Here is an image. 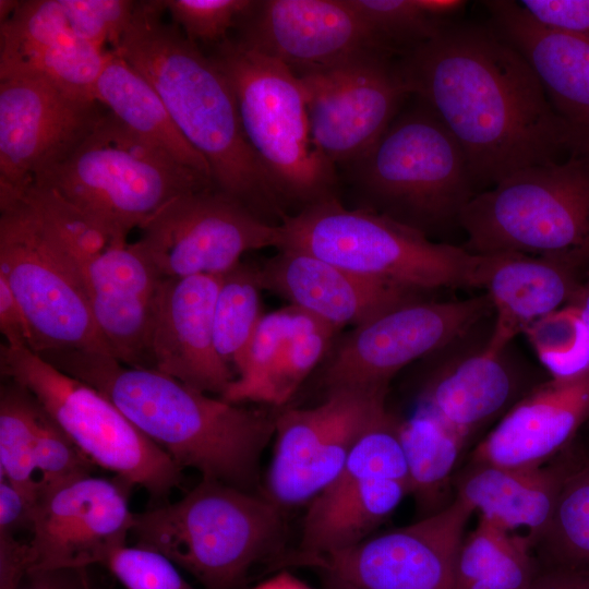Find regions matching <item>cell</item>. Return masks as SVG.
Listing matches in <instances>:
<instances>
[{"label": "cell", "mask_w": 589, "mask_h": 589, "mask_svg": "<svg viewBox=\"0 0 589 589\" xmlns=\"http://www.w3.org/2000/svg\"><path fill=\"white\" fill-rule=\"evenodd\" d=\"M251 589H312L304 581L283 570L263 581Z\"/></svg>", "instance_id": "cell-50"}, {"label": "cell", "mask_w": 589, "mask_h": 589, "mask_svg": "<svg viewBox=\"0 0 589 589\" xmlns=\"http://www.w3.org/2000/svg\"><path fill=\"white\" fill-rule=\"evenodd\" d=\"M262 290L257 266L241 262L223 274L214 311V339L219 356L237 373L264 315Z\"/></svg>", "instance_id": "cell-35"}, {"label": "cell", "mask_w": 589, "mask_h": 589, "mask_svg": "<svg viewBox=\"0 0 589 589\" xmlns=\"http://www.w3.org/2000/svg\"><path fill=\"white\" fill-rule=\"evenodd\" d=\"M96 388L181 469L251 491L259 459L275 433L280 408H249L193 388L153 368L129 366L110 354L39 353Z\"/></svg>", "instance_id": "cell-2"}, {"label": "cell", "mask_w": 589, "mask_h": 589, "mask_svg": "<svg viewBox=\"0 0 589 589\" xmlns=\"http://www.w3.org/2000/svg\"><path fill=\"white\" fill-rule=\"evenodd\" d=\"M164 277L135 243H115L82 267L80 283L97 328L119 361L148 352L156 294Z\"/></svg>", "instance_id": "cell-24"}, {"label": "cell", "mask_w": 589, "mask_h": 589, "mask_svg": "<svg viewBox=\"0 0 589 589\" xmlns=\"http://www.w3.org/2000/svg\"><path fill=\"white\" fill-rule=\"evenodd\" d=\"M481 324L431 354L435 364L422 383L416 409L467 443L539 385L509 347L497 353L486 349L490 335L483 337Z\"/></svg>", "instance_id": "cell-18"}, {"label": "cell", "mask_w": 589, "mask_h": 589, "mask_svg": "<svg viewBox=\"0 0 589 589\" xmlns=\"http://www.w3.org/2000/svg\"><path fill=\"white\" fill-rule=\"evenodd\" d=\"M409 481V494L428 515L444 508L462 452L468 443L421 411L398 420ZM450 504V503H449Z\"/></svg>", "instance_id": "cell-31"}, {"label": "cell", "mask_w": 589, "mask_h": 589, "mask_svg": "<svg viewBox=\"0 0 589 589\" xmlns=\"http://www.w3.org/2000/svg\"><path fill=\"white\" fill-rule=\"evenodd\" d=\"M283 533L280 508L216 480L202 479L177 502L134 515L137 546L154 551L206 589H240Z\"/></svg>", "instance_id": "cell-5"}, {"label": "cell", "mask_w": 589, "mask_h": 589, "mask_svg": "<svg viewBox=\"0 0 589 589\" xmlns=\"http://www.w3.org/2000/svg\"><path fill=\"white\" fill-rule=\"evenodd\" d=\"M312 141L334 167L363 156L410 95L393 56L370 51L298 76Z\"/></svg>", "instance_id": "cell-14"}, {"label": "cell", "mask_w": 589, "mask_h": 589, "mask_svg": "<svg viewBox=\"0 0 589 589\" xmlns=\"http://www.w3.org/2000/svg\"><path fill=\"white\" fill-rule=\"evenodd\" d=\"M532 551L540 566L589 573V460L582 459L566 478Z\"/></svg>", "instance_id": "cell-33"}, {"label": "cell", "mask_w": 589, "mask_h": 589, "mask_svg": "<svg viewBox=\"0 0 589 589\" xmlns=\"http://www.w3.org/2000/svg\"><path fill=\"white\" fill-rule=\"evenodd\" d=\"M106 567L125 589H195L165 556L137 545H124Z\"/></svg>", "instance_id": "cell-43"}, {"label": "cell", "mask_w": 589, "mask_h": 589, "mask_svg": "<svg viewBox=\"0 0 589 589\" xmlns=\"http://www.w3.org/2000/svg\"><path fill=\"white\" fill-rule=\"evenodd\" d=\"M589 329V271L584 274L580 285L570 303Z\"/></svg>", "instance_id": "cell-51"}, {"label": "cell", "mask_w": 589, "mask_h": 589, "mask_svg": "<svg viewBox=\"0 0 589 589\" xmlns=\"http://www.w3.org/2000/svg\"><path fill=\"white\" fill-rule=\"evenodd\" d=\"M324 589H346V588H344L339 584L333 581L332 579L325 578V580H324Z\"/></svg>", "instance_id": "cell-53"}, {"label": "cell", "mask_w": 589, "mask_h": 589, "mask_svg": "<svg viewBox=\"0 0 589 589\" xmlns=\"http://www.w3.org/2000/svg\"><path fill=\"white\" fill-rule=\"evenodd\" d=\"M347 167L362 208L428 237L459 225L477 194L462 148L421 100Z\"/></svg>", "instance_id": "cell-7"}, {"label": "cell", "mask_w": 589, "mask_h": 589, "mask_svg": "<svg viewBox=\"0 0 589 589\" xmlns=\"http://www.w3.org/2000/svg\"><path fill=\"white\" fill-rule=\"evenodd\" d=\"M74 35L105 49L116 51L128 29L136 1L60 0Z\"/></svg>", "instance_id": "cell-41"}, {"label": "cell", "mask_w": 589, "mask_h": 589, "mask_svg": "<svg viewBox=\"0 0 589 589\" xmlns=\"http://www.w3.org/2000/svg\"><path fill=\"white\" fill-rule=\"evenodd\" d=\"M582 459L567 448L537 467L468 461L455 474L454 498L507 531L522 528L533 544L552 517L563 483Z\"/></svg>", "instance_id": "cell-25"}, {"label": "cell", "mask_w": 589, "mask_h": 589, "mask_svg": "<svg viewBox=\"0 0 589 589\" xmlns=\"http://www.w3.org/2000/svg\"><path fill=\"white\" fill-rule=\"evenodd\" d=\"M5 380L29 390L47 414L95 465L156 501L182 483V469L96 388L49 363L27 347L0 346Z\"/></svg>", "instance_id": "cell-10"}, {"label": "cell", "mask_w": 589, "mask_h": 589, "mask_svg": "<svg viewBox=\"0 0 589 589\" xmlns=\"http://www.w3.org/2000/svg\"><path fill=\"white\" fill-rule=\"evenodd\" d=\"M0 330L4 344L32 349L33 336L28 320L21 304L0 275Z\"/></svg>", "instance_id": "cell-46"}, {"label": "cell", "mask_w": 589, "mask_h": 589, "mask_svg": "<svg viewBox=\"0 0 589 589\" xmlns=\"http://www.w3.org/2000/svg\"><path fill=\"white\" fill-rule=\"evenodd\" d=\"M338 329L317 321L291 339L269 363L248 381L235 380L223 399L233 402H259L283 407L303 381L328 354Z\"/></svg>", "instance_id": "cell-32"}, {"label": "cell", "mask_w": 589, "mask_h": 589, "mask_svg": "<svg viewBox=\"0 0 589 589\" xmlns=\"http://www.w3.org/2000/svg\"><path fill=\"white\" fill-rule=\"evenodd\" d=\"M473 254L519 253L589 271V147L478 192L459 216Z\"/></svg>", "instance_id": "cell-4"}, {"label": "cell", "mask_w": 589, "mask_h": 589, "mask_svg": "<svg viewBox=\"0 0 589 589\" xmlns=\"http://www.w3.org/2000/svg\"><path fill=\"white\" fill-rule=\"evenodd\" d=\"M34 501L4 478L0 480V536L31 533Z\"/></svg>", "instance_id": "cell-45"}, {"label": "cell", "mask_w": 589, "mask_h": 589, "mask_svg": "<svg viewBox=\"0 0 589 589\" xmlns=\"http://www.w3.org/2000/svg\"><path fill=\"white\" fill-rule=\"evenodd\" d=\"M94 466L45 411L34 452L39 494L80 477L92 474Z\"/></svg>", "instance_id": "cell-40"}, {"label": "cell", "mask_w": 589, "mask_h": 589, "mask_svg": "<svg viewBox=\"0 0 589 589\" xmlns=\"http://www.w3.org/2000/svg\"><path fill=\"white\" fill-rule=\"evenodd\" d=\"M552 378H567L589 370V329L576 309L566 305L524 332Z\"/></svg>", "instance_id": "cell-38"}, {"label": "cell", "mask_w": 589, "mask_h": 589, "mask_svg": "<svg viewBox=\"0 0 589 589\" xmlns=\"http://www.w3.org/2000/svg\"><path fill=\"white\" fill-rule=\"evenodd\" d=\"M164 11L161 0L136 1L116 52L159 95L183 137L207 161L214 188L280 224L286 206L244 137L227 79L178 26L161 19Z\"/></svg>", "instance_id": "cell-3"}, {"label": "cell", "mask_w": 589, "mask_h": 589, "mask_svg": "<svg viewBox=\"0 0 589 589\" xmlns=\"http://www.w3.org/2000/svg\"><path fill=\"white\" fill-rule=\"evenodd\" d=\"M73 36L60 0L20 1L0 23V74Z\"/></svg>", "instance_id": "cell-36"}, {"label": "cell", "mask_w": 589, "mask_h": 589, "mask_svg": "<svg viewBox=\"0 0 589 589\" xmlns=\"http://www.w3.org/2000/svg\"><path fill=\"white\" fill-rule=\"evenodd\" d=\"M44 408L24 386L5 380L0 390V473L28 498L36 501L39 485L34 452Z\"/></svg>", "instance_id": "cell-34"}, {"label": "cell", "mask_w": 589, "mask_h": 589, "mask_svg": "<svg viewBox=\"0 0 589 589\" xmlns=\"http://www.w3.org/2000/svg\"><path fill=\"white\" fill-rule=\"evenodd\" d=\"M478 288L495 318L486 349L497 353L536 321L568 305L585 273L563 263L519 253L481 254Z\"/></svg>", "instance_id": "cell-26"}, {"label": "cell", "mask_w": 589, "mask_h": 589, "mask_svg": "<svg viewBox=\"0 0 589 589\" xmlns=\"http://www.w3.org/2000/svg\"><path fill=\"white\" fill-rule=\"evenodd\" d=\"M139 229L135 245L164 278L223 275L244 253L279 250L284 241L280 224L267 223L216 189L173 197Z\"/></svg>", "instance_id": "cell-13"}, {"label": "cell", "mask_w": 589, "mask_h": 589, "mask_svg": "<svg viewBox=\"0 0 589 589\" xmlns=\"http://www.w3.org/2000/svg\"><path fill=\"white\" fill-rule=\"evenodd\" d=\"M408 494V482L389 479L378 447L358 441L337 477L310 502L303 519L300 558L310 565L359 544Z\"/></svg>", "instance_id": "cell-20"}, {"label": "cell", "mask_w": 589, "mask_h": 589, "mask_svg": "<svg viewBox=\"0 0 589 589\" xmlns=\"http://www.w3.org/2000/svg\"><path fill=\"white\" fill-rule=\"evenodd\" d=\"M165 11L185 37L197 45H218L228 38L229 29L239 26L252 11L253 0H165Z\"/></svg>", "instance_id": "cell-39"}, {"label": "cell", "mask_w": 589, "mask_h": 589, "mask_svg": "<svg viewBox=\"0 0 589 589\" xmlns=\"http://www.w3.org/2000/svg\"><path fill=\"white\" fill-rule=\"evenodd\" d=\"M493 313L488 294L460 301L418 298L390 308L336 338L322 370L327 393L385 392L392 377L468 333Z\"/></svg>", "instance_id": "cell-12"}, {"label": "cell", "mask_w": 589, "mask_h": 589, "mask_svg": "<svg viewBox=\"0 0 589 589\" xmlns=\"http://www.w3.org/2000/svg\"><path fill=\"white\" fill-rule=\"evenodd\" d=\"M223 275L164 278L154 304L152 368L204 393L221 397L237 377L219 356L214 311Z\"/></svg>", "instance_id": "cell-21"}, {"label": "cell", "mask_w": 589, "mask_h": 589, "mask_svg": "<svg viewBox=\"0 0 589 589\" xmlns=\"http://www.w3.org/2000/svg\"><path fill=\"white\" fill-rule=\"evenodd\" d=\"M132 486L119 477L87 474L41 492L34 503L27 540L29 572L106 566L131 533Z\"/></svg>", "instance_id": "cell-16"}, {"label": "cell", "mask_w": 589, "mask_h": 589, "mask_svg": "<svg viewBox=\"0 0 589 589\" xmlns=\"http://www.w3.org/2000/svg\"><path fill=\"white\" fill-rule=\"evenodd\" d=\"M396 61L409 94L459 143L474 185L589 147V134L557 113L530 63L493 26L448 21Z\"/></svg>", "instance_id": "cell-1"}, {"label": "cell", "mask_w": 589, "mask_h": 589, "mask_svg": "<svg viewBox=\"0 0 589 589\" xmlns=\"http://www.w3.org/2000/svg\"><path fill=\"white\" fill-rule=\"evenodd\" d=\"M29 570L28 541L0 536V589H17Z\"/></svg>", "instance_id": "cell-47"}, {"label": "cell", "mask_w": 589, "mask_h": 589, "mask_svg": "<svg viewBox=\"0 0 589 589\" xmlns=\"http://www.w3.org/2000/svg\"><path fill=\"white\" fill-rule=\"evenodd\" d=\"M33 184L59 193L117 242H127L132 229L173 197L215 189L109 111Z\"/></svg>", "instance_id": "cell-6"}, {"label": "cell", "mask_w": 589, "mask_h": 589, "mask_svg": "<svg viewBox=\"0 0 589 589\" xmlns=\"http://www.w3.org/2000/svg\"><path fill=\"white\" fill-rule=\"evenodd\" d=\"M473 512L461 501L411 525L313 561L346 589H453L457 555Z\"/></svg>", "instance_id": "cell-15"}, {"label": "cell", "mask_w": 589, "mask_h": 589, "mask_svg": "<svg viewBox=\"0 0 589 589\" xmlns=\"http://www.w3.org/2000/svg\"><path fill=\"white\" fill-rule=\"evenodd\" d=\"M94 98L130 131L213 183L207 161L183 137L159 95L116 51L97 80Z\"/></svg>", "instance_id": "cell-29"}, {"label": "cell", "mask_w": 589, "mask_h": 589, "mask_svg": "<svg viewBox=\"0 0 589 589\" xmlns=\"http://www.w3.org/2000/svg\"><path fill=\"white\" fill-rule=\"evenodd\" d=\"M17 589H92L86 568H48L29 572Z\"/></svg>", "instance_id": "cell-48"}, {"label": "cell", "mask_w": 589, "mask_h": 589, "mask_svg": "<svg viewBox=\"0 0 589 589\" xmlns=\"http://www.w3.org/2000/svg\"><path fill=\"white\" fill-rule=\"evenodd\" d=\"M527 589H589V573L539 565Z\"/></svg>", "instance_id": "cell-49"}, {"label": "cell", "mask_w": 589, "mask_h": 589, "mask_svg": "<svg viewBox=\"0 0 589 589\" xmlns=\"http://www.w3.org/2000/svg\"><path fill=\"white\" fill-rule=\"evenodd\" d=\"M493 28L530 63L557 113L589 134V38L536 21L517 1H485Z\"/></svg>", "instance_id": "cell-27"}, {"label": "cell", "mask_w": 589, "mask_h": 589, "mask_svg": "<svg viewBox=\"0 0 589 589\" xmlns=\"http://www.w3.org/2000/svg\"><path fill=\"white\" fill-rule=\"evenodd\" d=\"M317 321L291 304L264 314L235 380L248 381L256 376L291 339Z\"/></svg>", "instance_id": "cell-42"}, {"label": "cell", "mask_w": 589, "mask_h": 589, "mask_svg": "<svg viewBox=\"0 0 589 589\" xmlns=\"http://www.w3.org/2000/svg\"><path fill=\"white\" fill-rule=\"evenodd\" d=\"M208 56L227 79L244 137L285 206L302 209L337 197L335 167L311 137L300 79L239 38L228 37Z\"/></svg>", "instance_id": "cell-9"}, {"label": "cell", "mask_w": 589, "mask_h": 589, "mask_svg": "<svg viewBox=\"0 0 589 589\" xmlns=\"http://www.w3.org/2000/svg\"><path fill=\"white\" fill-rule=\"evenodd\" d=\"M353 397V390H334L315 407L279 410L265 496L280 509L296 507L303 480L328 458Z\"/></svg>", "instance_id": "cell-28"}, {"label": "cell", "mask_w": 589, "mask_h": 589, "mask_svg": "<svg viewBox=\"0 0 589 589\" xmlns=\"http://www.w3.org/2000/svg\"><path fill=\"white\" fill-rule=\"evenodd\" d=\"M518 2L542 25L589 38V0H522Z\"/></svg>", "instance_id": "cell-44"}, {"label": "cell", "mask_w": 589, "mask_h": 589, "mask_svg": "<svg viewBox=\"0 0 589 589\" xmlns=\"http://www.w3.org/2000/svg\"><path fill=\"white\" fill-rule=\"evenodd\" d=\"M280 226V249L306 252L369 280L417 292L478 288L481 254L433 242L376 212L346 208L337 197L288 215Z\"/></svg>", "instance_id": "cell-8"}, {"label": "cell", "mask_w": 589, "mask_h": 589, "mask_svg": "<svg viewBox=\"0 0 589 589\" xmlns=\"http://www.w3.org/2000/svg\"><path fill=\"white\" fill-rule=\"evenodd\" d=\"M97 101L32 74L0 77V194L21 193L94 128Z\"/></svg>", "instance_id": "cell-17"}, {"label": "cell", "mask_w": 589, "mask_h": 589, "mask_svg": "<svg viewBox=\"0 0 589 589\" xmlns=\"http://www.w3.org/2000/svg\"><path fill=\"white\" fill-rule=\"evenodd\" d=\"M20 1L1 0L0 1V21H5L16 9Z\"/></svg>", "instance_id": "cell-52"}, {"label": "cell", "mask_w": 589, "mask_h": 589, "mask_svg": "<svg viewBox=\"0 0 589 589\" xmlns=\"http://www.w3.org/2000/svg\"><path fill=\"white\" fill-rule=\"evenodd\" d=\"M380 48L401 56L435 35L448 21L429 13L421 0H348Z\"/></svg>", "instance_id": "cell-37"}, {"label": "cell", "mask_w": 589, "mask_h": 589, "mask_svg": "<svg viewBox=\"0 0 589 589\" xmlns=\"http://www.w3.org/2000/svg\"><path fill=\"white\" fill-rule=\"evenodd\" d=\"M589 420V370L542 382L476 445L468 461L537 467L564 453Z\"/></svg>", "instance_id": "cell-22"}, {"label": "cell", "mask_w": 589, "mask_h": 589, "mask_svg": "<svg viewBox=\"0 0 589 589\" xmlns=\"http://www.w3.org/2000/svg\"><path fill=\"white\" fill-rule=\"evenodd\" d=\"M538 568L526 536L479 517L460 545L453 589H527Z\"/></svg>", "instance_id": "cell-30"}, {"label": "cell", "mask_w": 589, "mask_h": 589, "mask_svg": "<svg viewBox=\"0 0 589 589\" xmlns=\"http://www.w3.org/2000/svg\"><path fill=\"white\" fill-rule=\"evenodd\" d=\"M238 27L239 39L297 76L365 52L386 53L348 0L256 1Z\"/></svg>", "instance_id": "cell-19"}, {"label": "cell", "mask_w": 589, "mask_h": 589, "mask_svg": "<svg viewBox=\"0 0 589 589\" xmlns=\"http://www.w3.org/2000/svg\"><path fill=\"white\" fill-rule=\"evenodd\" d=\"M0 275L25 312L33 351L112 356L71 266L19 194L0 196Z\"/></svg>", "instance_id": "cell-11"}, {"label": "cell", "mask_w": 589, "mask_h": 589, "mask_svg": "<svg viewBox=\"0 0 589 589\" xmlns=\"http://www.w3.org/2000/svg\"><path fill=\"white\" fill-rule=\"evenodd\" d=\"M263 290L340 329L359 326L420 292L369 280L312 254L294 249L279 252L257 266Z\"/></svg>", "instance_id": "cell-23"}]
</instances>
